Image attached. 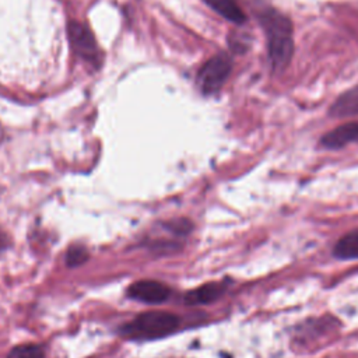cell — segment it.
I'll use <instances>...</instances> for the list:
<instances>
[{
	"label": "cell",
	"instance_id": "8",
	"mask_svg": "<svg viewBox=\"0 0 358 358\" xmlns=\"http://www.w3.org/2000/svg\"><path fill=\"white\" fill-rule=\"evenodd\" d=\"M224 291H225V285L222 282H208L189 291L185 295V303L187 305L210 303L218 299L224 294Z\"/></svg>",
	"mask_w": 358,
	"mask_h": 358
},
{
	"label": "cell",
	"instance_id": "6",
	"mask_svg": "<svg viewBox=\"0 0 358 358\" xmlns=\"http://www.w3.org/2000/svg\"><path fill=\"white\" fill-rule=\"evenodd\" d=\"M358 141V122H350L334 127L322 136L320 144L326 148H341L347 144Z\"/></svg>",
	"mask_w": 358,
	"mask_h": 358
},
{
	"label": "cell",
	"instance_id": "10",
	"mask_svg": "<svg viewBox=\"0 0 358 358\" xmlns=\"http://www.w3.org/2000/svg\"><path fill=\"white\" fill-rule=\"evenodd\" d=\"M334 256L341 260L358 259V229L345 234L334 246Z\"/></svg>",
	"mask_w": 358,
	"mask_h": 358
},
{
	"label": "cell",
	"instance_id": "4",
	"mask_svg": "<svg viewBox=\"0 0 358 358\" xmlns=\"http://www.w3.org/2000/svg\"><path fill=\"white\" fill-rule=\"evenodd\" d=\"M67 32L73 50L77 55L92 63L98 62V46L91 29L87 25L78 21H71L69 24Z\"/></svg>",
	"mask_w": 358,
	"mask_h": 358
},
{
	"label": "cell",
	"instance_id": "14",
	"mask_svg": "<svg viewBox=\"0 0 358 358\" xmlns=\"http://www.w3.org/2000/svg\"><path fill=\"white\" fill-rule=\"evenodd\" d=\"M7 246H8V238H7V235L0 229V255L7 249Z\"/></svg>",
	"mask_w": 358,
	"mask_h": 358
},
{
	"label": "cell",
	"instance_id": "9",
	"mask_svg": "<svg viewBox=\"0 0 358 358\" xmlns=\"http://www.w3.org/2000/svg\"><path fill=\"white\" fill-rule=\"evenodd\" d=\"M204 3L234 24H243L246 21L245 13L235 0H204Z\"/></svg>",
	"mask_w": 358,
	"mask_h": 358
},
{
	"label": "cell",
	"instance_id": "3",
	"mask_svg": "<svg viewBox=\"0 0 358 358\" xmlns=\"http://www.w3.org/2000/svg\"><path fill=\"white\" fill-rule=\"evenodd\" d=\"M232 70V60L225 53H218L208 59L199 73V84L206 95L215 94L221 90Z\"/></svg>",
	"mask_w": 358,
	"mask_h": 358
},
{
	"label": "cell",
	"instance_id": "11",
	"mask_svg": "<svg viewBox=\"0 0 358 358\" xmlns=\"http://www.w3.org/2000/svg\"><path fill=\"white\" fill-rule=\"evenodd\" d=\"M7 358H43V348L36 344L14 347Z\"/></svg>",
	"mask_w": 358,
	"mask_h": 358
},
{
	"label": "cell",
	"instance_id": "12",
	"mask_svg": "<svg viewBox=\"0 0 358 358\" xmlns=\"http://www.w3.org/2000/svg\"><path fill=\"white\" fill-rule=\"evenodd\" d=\"M88 259V252L81 245H73L69 248L66 253V263L69 267H78L83 263H85Z\"/></svg>",
	"mask_w": 358,
	"mask_h": 358
},
{
	"label": "cell",
	"instance_id": "5",
	"mask_svg": "<svg viewBox=\"0 0 358 358\" xmlns=\"http://www.w3.org/2000/svg\"><path fill=\"white\" fill-rule=\"evenodd\" d=\"M169 294L171 289L165 284L154 280H140L127 288V295L130 298L147 303L164 302Z\"/></svg>",
	"mask_w": 358,
	"mask_h": 358
},
{
	"label": "cell",
	"instance_id": "2",
	"mask_svg": "<svg viewBox=\"0 0 358 358\" xmlns=\"http://www.w3.org/2000/svg\"><path fill=\"white\" fill-rule=\"evenodd\" d=\"M179 326V317L169 312H145L124 324L122 333L133 340H151L171 334Z\"/></svg>",
	"mask_w": 358,
	"mask_h": 358
},
{
	"label": "cell",
	"instance_id": "13",
	"mask_svg": "<svg viewBox=\"0 0 358 358\" xmlns=\"http://www.w3.org/2000/svg\"><path fill=\"white\" fill-rule=\"evenodd\" d=\"M165 225L171 231H173L175 234H179V235H185V234H187L192 229V222L187 221V220H183V218L173 220V221H171V222H168Z\"/></svg>",
	"mask_w": 358,
	"mask_h": 358
},
{
	"label": "cell",
	"instance_id": "7",
	"mask_svg": "<svg viewBox=\"0 0 358 358\" xmlns=\"http://www.w3.org/2000/svg\"><path fill=\"white\" fill-rule=\"evenodd\" d=\"M331 117H351L358 115V84L343 92L330 106Z\"/></svg>",
	"mask_w": 358,
	"mask_h": 358
},
{
	"label": "cell",
	"instance_id": "1",
	"mask_svg": "<svg viewBox=\"0 0 358 358\" xmlns=\"http://www.w3.org/2000/svg\"><path fill=\"white\" fill-rule=\"evenodd\" d=\"M260 25L267 38V53L271 69L282 71L294 53V29L291 20L275 8H264L259 14Z\"/></svg>",
	"mask_w": 358,
	"mask_h": 358
}]
</instances>
